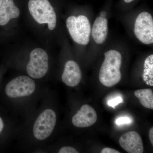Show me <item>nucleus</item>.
<instances>
[{
  "instance_id": "12",
  "label": "nucleus",
  "mask_w": 153,
  "mask_h": 153,
  "mask_svg": "<svg viewBox=\"0 0 153 153\" xmlns=\"http://www.w3.org/2000/svg\"><path fill=\"white\" fill-rule=\"evenodd\" d=\"M108 21L105 18L98 17L94 21L91 31V35L97 44L104 43L108 35Z\"/></svg>"
},
{
  "instance_id": "1",
  "label": "nucleus",
  "mask_w": 153,
  "mask_h": 153,
  "mask_svg": "<svg viewBox=\"0 0 153 153\" xmlns=\"http://www.w3.org/2000/svg\"><path fill=\"white\" fill-rule=\"evenodd\" d=\"M49 90L44 94L36 109L19 126L16 137L25 149L41 152L49 145L55 131L57 115Z\"/></svg>"
},
{
  "instance_id": "16",
  "label": "nucleus",
  "mask_w": 153,
  "mask_h": 153,
  "mask_svg": "<svg viewBox=\"0 0 153 153\" xmlns=\"http://www.w3.org/2000/svg\"><path fill=\"white\" fill-rule=\"evenodd\" d=\"M123 102V98L121 97H117L116 98L108 100V105L109 106L115 108L117 105L119 104L120 103H122Z\"/></svg>"
},
{
  "instance_id": "9",
  "label": "nucleus",
  "mask_w": 153,
  "mask_h": 153,
  "mask_svg": "<svg viewBox=\"0 0 153 153\" xmlns=\"http://www.w3.org/2000/svg\"><path fill=\"white\" fill-rule=\"evenodd\" d=\"M95 109L89 105L84 104L71 118V123L76 128H86L93 125L97 120Z\"/></svg>"
},
{
  "instance_id": "22",
  "label": "nucleus",
  "mask_w": 153,
  "mask_h": 153,
  "mask_svg": "<svg viewBox=\"0 0 153 153\" xmlns=\"http://www.w3.org/2000/svg\"><path fill=\"white\" fill-rule=\"evenodd\" d=\"M124 1L126 3H129L134 1V0H124Z\"/></svg>"
},
{
  "instance_id": "6",
  "label": "nucleus",
  "mask_w": 153,
  "mask_h": 153,
  "mask_svg": "<svg viewBox=\"0 0 153 153\" xmlns=\"http://www.w3.org/2000/svg\"><path fill=\"white\" fill-rule=\"evenodd\" d=\"M66 24L69 34L74 42L82 45L89 43L91 28L87 17L83 15L77 17L71 16L66 20Z\"/></svg>"
},
{
  "instance_id": "4",
  "label": "nucleus",
  "mask_w": 153,
  "mask_h": 153,
  "mask_svg": "<svg viewBox=\"0 0 153 153\" xmlns=\"http://www.w3.org/2000/svg\"><path fill=\"white\" fill-rule=\"evenodd\" d=\"M22 66V70L27 75L36 80H43L49 73V55L42 48H35L30 52Z\"/></svg>"
},
{
  "instance_id": "20",
  "label": "nucleus",
  "mask_w": 153,
  "mask_h": 153,
  "mask_svg": "<svg viewBox=\"0 0 153 153\" xmlns=\"http://www.w3.org/2000/svg\"><path fill=\"white\" fill-rule=\"evenodd\" d=\"M149 137L152 146H153V128L152 127L150 129L149 133Z\"/></svg>"
},
{
  "instance_id": "23",
  "label": "nucleus",
  "mask_w": 153,
  "mask_h": 153,
  "mask_svg": "<svg viewBox=\"0 0 153 153\" xmlns=\"http://www.w3.org/2000/svg\"><path fill=\"white\" fill-rule=\"evenodd\" d=\"M3 0H0V9H1V6L2 5V4Z\"/></svg>"
},
{
  "instance_id": "3",
  "label": "nucleus",
  "mask_w": 153,
  "mask_h": 153,
  "mask_svg": "<svg viewBox=\"0 0 153 153\" xmlns=\"http://www.w3.org/2000/svg\"><path fill=\"white\" fill-rule=\"evenodd\" d=\"M105 59L100 70V81L104 86L111 87L121 79L120 67L122 55L119 52L111 50L104 53Z\"/></svg>"
},
{
  "instance_id": "10",
  "label": "nucleus",
  "mask_w": 153,
  "mask_h": 153,
  "mask_svg": "<svg viewBox=\"0 0 153 153\" xmlns=\"http://www.w3.org/2000/svg\"><path fill=\"white\" fill-rule=\"evenodd\" d=\"M82 72L77 63L73 60L66 61L64 65L61 79L63 83L70 87L79 85L82 78Z\"/></svg>"
},
{
  "instance_id": "7",
  "label": "nucleus",
  "mask_w": 153,
  "mask_h": 153,
  "mask_svg": "<svg viewBox=\"0 0 153 153\" xmlns=\"http://www.w3.org/2000/svg\"><path fill=\"white\" fill-rule=\"evenodd\" d=\"M20 15V10L13 0H3L0 9V40L7 37L11 24Z\"/></svg>"
},
{
  "instance_id": "14",
  "label": "nucleus",
  "mask_w": 153,
  "mask_h": 153,
  "mask_svg": "<svg viewBox=\"0 0 153 153\" xmlns=\"http://www.w3.org/2000/svg\"><path fill=\"white\" fill-rule=\"evenodd\" d=\"M142 77L146 85L153 86V55L148 56L145 60Z\"/></svg>"
},
{
  "instance_id": "18",
  "label": "nucleus",
  "mask_w": 153,
  "mask_h": 153,
  "mask_svg": "<svg viewBox=\"0 0 153 153\" xmlns=\"http://www.w3.org/2000/svg\"><path fill=\"white\" fill-rule=\"evenodd\" d=\"M120 152L114 149L110 148H103L101 151V153H120Z\"/></svg>"
},
{
  "instance_id": "13",
  "label": "nucleus",
  "mask_w": 153,
  "mask_h": 153,
  "mask_svg": "<svg viewBox=\"0 0 153 153\" xmlns=\"http://www.w3.org/2000/svg\"><path fill=\"white\" fill-rule=\"evenodd\" d=\"M134 95L139 100L140 103L144 107L153 109V93L150 88L138 89L134 92Z\"/></svg>"
},
{
  "instance_id": "17",
  "label": "nucleus",
  "mask_w": 153,
  "mask_h": 153,
  "mask_svg": "<svg viewBox=\"0 0 153 153\" xmlns=\"http://www.w3.org/2000/svg\"><path fill=\"white\" fill-rule=\"evenodd\" d=\"M132 120L131 119L127 117H121L118 118L116 120L115 123L117 125L120 126L123 124H128L131 123Z\"/></svg>"
},
{
  "instance_id": "15",
  "label": "nucleus",
  "mask_w": 153,
  "mask_h": 153,
  "mask_svg": "<svg viewBox=\"0 0 153 153\" xmlns=\"http://www.w3.org/2000/svg\"><path fill=\"white\" fill-rule=\"evenodd\" d=\"M59 153H78L75 148L70 146H65L60 148L58 151Z\"/></svg>"
},
{
  "instance_id": "8",
  "label": "nucleus",
  "mask_w": 153,
  "mask_h": 153,
  "mask_svg": "<svg viewBox=\"0 0 153 153\" xmlns=\"http://www.w3.org/2000/svg\"><path fill=\"white\" fill-rule=\"evenodd\" d=\"M134 32L137 38L143 44H152L153 19L150 14L144 12L138 16L135 23Z\"/></svg>"
},
{
  "instance_id": "19",
  "label": "nucleus",
  "mask_w": 153,
  "mask_h": 153,
  "mask_svg": "<svg viewBox=\"0 0 153 153\" xmlns=\"http://www.w3.org/2000/svg\"><path fill=\"white\" fill-rule=\"evenodd\" d=\"M5 127L6 124L5 121L0 115V136L1 135L3 132L4 131Z\"/></svg>"
},
{
  "instance_id": "21",
  "label": "nucleus",
  "mask_w": 153,
  "mask_h": 153,
  "mask_svg": "<svg viewBox=\"0 0 153 153\" xmlns=\"http://www.w3.org/2000/svg\"><path fill=\"white\" fill-rule=\"evenodd\" d=\"M100 17L105 18V17H106L107 13L106 12H105V11H102L101 12H100Z\"/></svg>"
},
{
  "instance_id": "11",
  "label": "nucleus",
  "mask_w": 153,
  "mask_h": 153,
  "mask_svg": "<svg viewBox=\"0 0 153 153\" xmlns=\"http://www.w3.org/2000/svg\"><path fill=\"white\" fill-rule=\"evenodd\" d=\"M120 146L129 153H143L144 146L139 134L135 131L128 132L120 137Z\"/></svg>"
},
{
  "instance_id": "5",
  "label": "nucleus",
  "mask_w": 153,
  "mask_h": 153,
  "mask_svg": "<svg viewBox=\"0 0 153 153\" xmlns=\"http://www.w3.org/2000/svg\"><path fill=\"white\" fill-rule=\"evenodd\" d=\"M28 9L32 18L38 24L47 25L50 31L55 30L57 16L54 8L48 0H30Z\"/></svg>"
},
{
  "instance_id": "2",
  "label": "nucleus",
  "mask_w": 153,
  "mask_h": 153,
  "mask_svg": "<svg viewBox=\"0 0 153 153\" xmlns=\"http://www.w3.org/2000/svg\"><path fill=\"white\" fill-rule=\"evenodd\" d=\"M48 90L40 81L25 74L9 80L5 86L4 92L14 115L20 116L24 119L36 109Z\"/></svg>"
}]
</instances>
